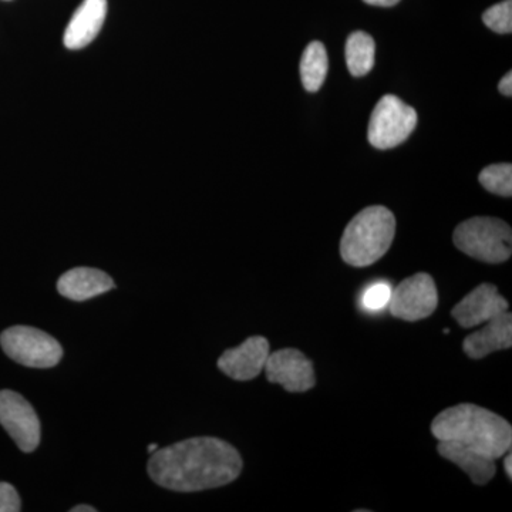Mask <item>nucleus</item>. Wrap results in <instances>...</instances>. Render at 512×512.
I'll return each mask as SVG.
<instances>
[{
    "label": "nucleus",
    "instance_id": "nucleus-8",
    "mask_svg": "<svg viewBox=\"0 0 512 512\" xmlns=\"http://www.w3.org/2000/svg\"><path fill=\"white\" fill-rule=\"evenodd\" d=\"M0 424L23 453L40 444V420L32 404L12 390H0Z\"/></svg>",
    "mask_w": 512,
    "mask_h": 512
},
{
    "label": "nucleus",
    "instance_id": "nucleus-12",
    "mask_svg": "<svg viewBox=\"0 0 512 512\" xmlns=\"http://www.w3.org/2000/svg\"><path fill=\"white\" fill-rule=\"evenodd\" d=\"M107 16V0H84L64 32V46L79 50L99 35Z\"/></svg>",
    "mask_w": 512,
    "mask_h": 512
},
{
    "label": "nucleus",
    "instance_id": "nucleus-4",
    "mask_svg": "<svg viewBox=\"0 0 512 512\" xmlns=\"http://www.w3.org/2000/svg\"><path fill=\"white\" fill-rule=\"evenodd\" d=\"M453 239L461 252L487 264H501L511 258V227L498 218L476 217L461 222Z\"/></svg>",
    "mask_w": 512,
    "mask_h": 512
},
{
    "label": "nucleus",
    "instance_id": "nucleus-24",
    "mask_svg": "<svg viewBox=\"0 0 512 512\" xmlns=\"http://www.w3.org/2000/svg\"><path fill=\"white\" fill-rule=\"evenodd\" d=\"M504 468H505V473H507L508 478H511L512 477V457H511V451H508L507 457H505Z\"/></svg>",
    "mask_w": 512,
    "mask_h": 512
},
{
    "label": "nucleus",
    "instance_id": "nucleus-14",
    "mask_svg": "<svg viewBox=\"0 0 512 512\" xmlns=\"http://www.w3.org/2000/svg\"><path fill=\"white\" fill-rule=\"evenodd\" d=\"M512 346V316L505 311L485 323L483 329L467 336L463 342V349L471 359L483 357L498 352V350L511 349Z\"/></svg>",
    "mask_w": 512,
    "mask_h": 512
},
{
    "label": "nucleus",
    "instance_id": "nucleus-2",
    "mask_svg": "<svg viewBox=\"0 0 512 512\" xmlns=\"http://www.w3.org/2000/svg\"><path fill=\"white\" fill-rule=\"evenodd\" d=\"M439 441H453L498 460L512 446V427L507 420L476 404L464 403L444 410L431 424Z\"/></svg>",
    "mask_w": 512,
    "mask_h": 512
},
{
    "label": "nucleus",
    "instance_id": "nucleus-15",
    "mask_svg": "<svg viewBox=\"0 0 512 512\" xmlns=\"http://www.w3.org/2000/svg\"><path fill=\"white\" fill-rule=\"evenodd\" d=\"M440 456L447 458L451 463L460 467L474 484L485 485L493 480L497 473V466L493 458L478 453L473 448L461 446L453 441H439Z\"/></svg>",
    "mask_w": 512,
    "mask_h": 512
},
{
    "label": "nucleus",
    "instance_id": "nucleus-21",
    "mask_svg": "<svg viewBox=\"0 0 512 512\" xmlns=\"http://www.w3.org/2000/svg\"><path fill=\"white\" fill-rule=\"evenodd\" d=\"M22 503L18 491L9 483H0V512H19Z\"/></svg>",
    "mask_w": 512,
    "mask_h": 512
},
{
    "label": "nucleus",
    "instance_id": "nucleus-5",
    "mask_svg": "<svg viewBox=\"0 0 512 512\" xmlns=\"http://www.w3.org/2000/svg\"><path fill=\"white\" fill-rule=\"evenodd\" d=\"M3 352L19 365L50 369L59 365L63 348L49 333L30 326H12L0 335Z\"/></svg>",
    "mask_w": 512,
    "mask_h": 512
},
{
    "label": "nucleus",
    "instance_id": "nucleus-3",
    "mask_svg": "<svg viewBox=\"0 0 512 512\" xmlns=\"http://www.w3.org/2000/svg\"><path fill=\"white\" fill-rule=\"evenodd\" d=\"M396 234V218L382 205L367 207L349 222L340 242L343 261L366 268L386 255Z\"/></svg>",
    "mask_w": 512,
    "mask_h": 512
},
{
    "label": "nucleus",
    "instance_id": "nucleus-23",
    "mask_svg": "<svg viewBox=\"0 0 512 512\" xmlns=\"http://www.w3.org/2000/svg\"><path fill=\"white\" fill-rule=\"evenodd\" d=\"M367 5L382 6V8H390V6L397 5L400 0H365Z\"/></svg>",
    "mask_w": 512,
    "mask_h": 512
},
{
    "label": "nucleus",
    "instance_id": "nucleus-20",
    "mask_svg": "<svg viewBox=\"0 0 512 512\" xmlns=\"http://www.w3.org/2000/svg\"><path fill=\"white\" fill-rule=\"evenodd\" d=\"M483 22L495 33L510 35L512 32V0H504V2L485 10Z\"/></svg>",
    "mask_w": 512,
    "mask_h": 512
},
{
    "label": "nucleus",
    "instance_id": "nucleus-13",
    "mask_svg": "<svg viewBox=\"0 0 512 512\" xmlns=\"http://www.w3.org/2000/svg\"><path fill=\"white\" fill-rule=\"evenodd\" d=\"M114 288L111 276L94 268L70 269L57 281V292L74 302L89 301Z\"/></svg>",
    "mask_w": 512,
    "mask_h": 512
},
{
    "label": "nucleus",
    "instance_id": "nucleus-22",
    "mask_svg": "<svg viewBox=\"0 0 512 512\" xmlns=\"http://www.w3.org/2000/svg\"><path fill=\"white\" fill-rule=\"evenodd\" d=\"M498 90L504 94V96L511 97L512 96V73L508 72L505 74L503 79H501L500 84H498Z\"/></svg>",
    "mask_w": 512,
    "mask_h": 512
},
{
    "label": "nucleus",
    "instance_id": "nucleus-16",
    "mask_svg": "<svg viewBox=\"0 0 512 512\" xmlns=\"http://www.w3.org/2000/svg\"><path fill=\"white\" fill-rule=\"evenodd\" d=\"M375 40L365 32H355L346 42V64L355 77L366 76L375 66Z\"/></svg>",
    "mask_w": 512,
    "mask_h": 512
},
{
    "label": "nucleus",
    "instance_id": "nucleus-18",
    "mask_svg": "<svg viewBox=\"0 0 512 512\" xmlns=\"http://www.w3.org/2000/svg\"><path fill=\"white\" fill-rule=\"evenodd\" d=\"M480 183L485 190L501 197L512 195V165L493 164L484 168L480 174Z\"/></svg>",
    "mask_w": 512,
    "mask_h": 512
},
{
    "label": "nucleus",
    "instance_id": "nucleus-25",
    "mask_svg": "<svg viewBox=\"0 0 512 512\" xmlns=\"http://www.w3.org/2000/svg\"><path fill=\"white\" fill-rule=\"evenodd\" d=\"M72 512H96V508L92 507V505H77V507L72 508L70 510Z\"/></svg>",
    "mask_w": 512,
    "mask_h": 512
},
{
    "label": "nucleus",
    "instance_id": "nucleus-9",
    "mask_svg": "<svg viewBox=\"0 0 512 512\" xmlns=\"http://www.w3.org/2000/svg\"><path fill=\"white\" fill-rule=\"evenodd\" d=\"M269 382L281 384L289 393H303L315 386V370L301 350L282 349L269 353L265 365Z\"/></svg>",
    "mask_w": 512,
    "mask_h": 512
},
{
    "label": "nucleus",
    "instance_id": "nucleus-7",
    "mask_svg": "<svg viewBox=\"0 0 512 512\" xmlns=\"http://www.w3.org/2000/svg\"><path fill=\"white\" fill-rule=\"evenodd\" d=\"M439 305V291L429 274H416L404 279L392 291L389 311L394 318L416 322L433 315Z\"/></svg>",
    "mask_w": 512,
    "mask_h": 512
},
{
    "label": "nucleus",
    "instance_id": "nucleus-19",
    "mask_svg": "<svg viewBox=\"0 0 512 512\" xmlns=\"http://www.w3.org/2000/svg\"><path fill=\"white\" fill-rule=\"evenodd\" d=\"M392 285L386 281L373 282L367 286L362 295H360V306L369 313L382 312L389 306L392 298Z\"/></svg>",
    "mask_w": 512,
    "mask_h": 512
},
{
    "label": "nucleus",
    "instance_id": "nucleus-1",
    "mask_svg": "<svg viewBox=\"0 0 512 512\" xmlns=\"http://www.w3.org/2000/svg\"><path fill=\"white\" fill-rule=\"evenodd\" d=\"M242 471L238 450L217 437H194L158 448L148 461V476L178 493L212 490L237 480Z\"/></svg>",
    "mask_w": 512,
    "mask_h": 512
},
{
    "label": "nucleus",
    "instance_id": "nucleus-10",
    "mask_svg": "<svg viewBox=\"0 0 512 512\" xmlns=\"http://www.w3.org/2000/svg\"><path fill=\"white\" fill-rule=\"evenodd\" d=\"M269 342L262 336H251L238 348L228 349L218 359V367L231 379L248 382L261 375L268 360Z\"/></svg>",
    "mask_w": 512,
    "mask_h": 512
},
{
    "label": "nucleus",
    "instance_id": "nucleus-6",
    "mask_svg": "<svg viewBox=\"0 0 512 512\" xmlns=\"http://www.w3.org/2000/svg\"><path fill=\"white\" fill-rule=\"evenodd\" d=\"M417 126V113L399 97H382L369 121L367 138L377 150H389L404 143Z\"/></svg>",
    "mask_w": 512,
    "mask_h": 512
},
{
    "label": "nucleus",
    "instance_id": "nucleus-11",
    "mask_svg": "<svg viewBox=\"0 0 512 512\" xmlns=\"http://www.w3.org/2000/svg\"><path fill=\"white\" fill-rule=\"evenodd\" d=\"M505 311H508V302L498 293L497 286L483 284L458 302L451 315L461 328L470 329L490 322Z\"/></svg>",
    "mask_w": 512,
    "mask_h": 512
},
{
    "label": "nucleus",
    "instance_id": "nucleus-26",
    "mask_svg": "<svg viewBox=\"0 0 512 512\" xmlns=\"http://www.w3.org/2000/svg\"><path fill=\"white\" fill-rule=\"evenodd\" d=\"M158 448H160V447H158V444H156V443L150 444V446L147 447L148 454L156 453Z\"/></svg>",
    "mask_w": 512,
    "mask_h": 512
},
{
    "label": "nucleus",
    "instance_id": "nucleus-17",
    "mask_svg": "<svg viewBox=\"0 0 512 512\" xmlns=\"http://www.w3.org/2000/svg\"><path fill=\"white\" fill-rule=\"evenodd\" d=\"M329 60L325 46L320 42L309 43L301 59V79L308 92L316 93L325 83Z\"/></svg>",
    "mask_w": 512,
    "mask_h": 512
}]
</instances>
